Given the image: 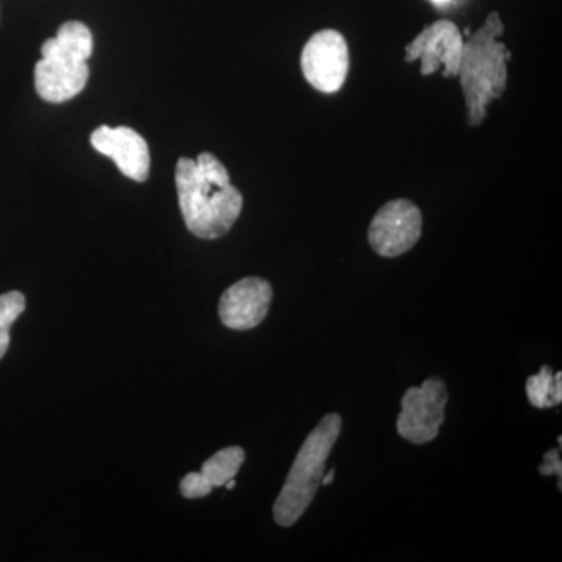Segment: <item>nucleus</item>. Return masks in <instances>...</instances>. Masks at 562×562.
Listing matches in <instances>:
<instances>
[{
	"mask_svg": "<svg viewBox=\"0 0 562 562\" xmlns=\"http://www.w3.org/2000/svg\"><path fill=\"white\" fill-rule=\"evenodd\" d=\"M177 195L184 224L201 239H216L231 232L241 214V191L220 158L202 151L198 160L180 158L176 168Z\"/></svg>",
	"mask_w": 562,
	"mask_h": 562,
	"instance_id": "obj_1",
	"label": "nucleus"
},
{
	"mask_svg": "<svg viewBox=\"0 0 562 562\" xmlns=\"http://www.w3.org/2000/svg\"><path fill=\"white\" fill-rule=\"evenodd\" d=\"M505 25L497 11L486 18L469 41H464L460 63V79L468 105V122L472 127L486 121L487 106L505 94L508 87V61L512 52L498 41Z\"/></svg>",
	"mask_w": 562,
	"mask_h": 562,
	"instance_id": "obj_2",
	"label": "nucleus"
},
{
	"mask_svg": "<svg viewBox=\"0 0 562 562\" xmlns=\"http://www.w3.org/2000/svg\"><path fill=\"white\" fill-rule=\"evenodd\" d=\"M94 49L92 33L83 22H65L55 38L41 47V60L35 68V88L43 101L61 103L79 95L90 77V60Z\"/></svg>",
	"mask_w": 562,
	"mask_h": 562,
	"instance_id": "obj_3",
	"label": "nucleus"
},
{
	"mask_svg": "<svg viewBox=\"0 0 562 562\" xmlns=\"http://www.w3.org/2000/svg\"><path fill=\"white\" fill-rule=\"evenodd\" d=\"M341 430V416L327 414L303 442L286 483L273 505V519L280 527H292L312 505L322 484L325 462L330 457Z\"/></svg>",
	"mask_w": 562,
	"mask_h": 562,
	"instance_id": "obj_4",
	"label": "nucleus"
},
{
	"mask_svg": "<svg viewBox=\"0 0 562 562\" xmlns=\"http://www.w3.org/2000/svg\"><path fill=\"white\" fill-rule=\"evenodd\" d=\"M447 401L449 394L442 380L428 379L419 387H409L402 398V413L397 419L398 435L419 446L435 441L446 419Z\"/></svg>",
	"mask_w": 562,
	"mask_h": 562,
	"instance_id": "obj_5",
	"label": "nucleus"
},
{
	"mask_svg": "<svg viewBox=\"0 0 562 562\" xmlns=\"http://www.w3.org/2000/svg\"><path fill=\"white\" fill-rule=\"evenodd\" d=\"M302 72L306 81L325 94L338 92L349 74V47L341 33L321 31L306 41L302 50Z\"/></svg>",
	"mask_w": 562,
	"mask_h": 562,
	"instance_id": "obj_6",
	"label": "nucleus"
},
{
	"mask_svg": "<svg viewBox=\"0 0 562 562\" xmlns=\"http://www.w3.org/2000/svg\"><path fill=\"white\" fill-rule=\"evenodd\" d=\"M422 236L419 206L406 199L387 202L376 211L369 225L368 238L372 249L384 258L401 257L412 250Z\"/></svg>",
	"mask_w": 562,
	"mask_h": 562,
	"instance_id": "obj_7",
	"label": "nucleus"
},
{
	"mask_svg": "<svg viewBox=\"0 0 562 562\" xmlns=\"http://www.w3.org/2000/svg\"><path fill=\"white\" fill-rule=\"evenodd\" d=\"M464 40L452 21H436L428 25L405 49V61L420 60L422 76L443 69V77H458Z\"/></svg>",
	"mask_w": 562,
	"mask_h": 562,
	"instance_id": "obj_8",
	"label": "nucleus"
},
{
	"mask_svg": "<svg viewBox=\"0 0 562 562\" xmlns=\"http://www.w3.org/2000/svg\"><path fill=\"white\" fill-rule=\"evenodd\" d=\"M272 302V286L258 277L236 281L222 294L220 317L231 330L246 331L258 327L268 316Z\"/></svg>",
	"mask_w": 562,
	"mask_h": 562,
	"instance_id": "obj_9",
	"label": "nucleus"
},
{
	"mask_svg": "<svg viewBox=\"0 0 562 562\" xmlns=\"http://www.w3.org/2000/svg\"><path fill=\"white\" fill-rule=\"evenodd\" d=\"M91 144L99 154L111 158L125 177L146 181L150 172V151L146 139L131 127L102 125L91 135Z\"/></svg>",
	"mask_w": 562,
	"mask_h": 562,
	"instance_id": "obj_10",
	"label": "nucleus"
},
{
	"mask_svg": "<svg viewBox=\"0 0 562 562\" xmlns=\"http://www.w3.org/2000/svg\"><path fill=\"white\" fill-rule=\"evenodd\" d=\"M246 460V453L241 447L233 446L214 453L210 460L203 462L202 475L211 487L225 486V483L235 479Z\"/></svg>",
	"mask_w": 562,
	"mask_h": 562,
	"instance_id": "obj_11",
	"label": "nucleus"
},
{
	"mask_svg": "<svg viewBox=\"0 0 562 562\" xmlns=\"http://www.w3.org/2000/svg\"><path fill=\"white\" fill-rule=\"evenodd\" d=\"M527 395L536 408H552L562 402V372L554 373L552 368L543 366L538 375L527 382Z\"/></svg>",
	"mask_w": 562,
	"mask_h": 562,
	"instance_id": "obj_12",
	"label": "nucleus"
},
{
	"mask_svg": "<svg viewBox=\"0 0 562 562\" xmlns=\"http://www.w3.org/2000/svg\"><path fill=\"white\" fill-rule=\"evenodd\" d=\"M25 297L20 291H10L0 295V360L10 347V328L24 313Z\"/></svg>",
	"mask_w": 562,
	"mask_h": 562,
	"instance_id": "obj_13",
	"label": "nucleus"
},
{
	"mask_svg": "<svg viewBox=\"0 0 562 562\" xmlns=\"http://www.w3.org/2000/svg\"><path fill=\"white\" fill-rule=\"evenodd\" d=\"M213 487L206 483L201 472H191L181 480L180 492L184 498H203L211 494Z\"/></svg>",
	"mask_w": 562,
	"mask_h": 562,
	"instance_id": "obj_14",
	"label": "nucleus"
},
{
	"mask_svg": "<svg viewBox=\"0 0 562 562\" xmlns=\"http://www.w3.org/2000/svg\"><path fill=\"white\" fill-rule=\"evenodd\" d=\"M539 472H541L542 475H554V473H558V476L561 479L562 464L560 450H550V452L543 457V464L541 469H539Z\"/></svg>",
	"mask_w": 562,
	"mask_h": 562,
	"instance_id": "obj_15",
	"label": "nucleus"
},
{
	"mask_svg": "<svg viewBox=\"0 0 562 562\" xmlns=\"http://www.w3.org/2000/svg\"><path fill=\"white\" fill-rule=\"evenodd\" d=\"M333 479H335V471H330L327 473V475L322 476V484L324 486H328V484L333 483Z\"/></svg>",
	"mask_w": 562,
	"mask_h": 562,
	"instance_id": "obj_16",
	"label": "nucleus"
},
{
	"mask_svg": "<svg viewBox=\"0 0 562 562\" xmlns=\"http://www.w3.org/2000/svg\"><path fill=\"white\" fill-rule=\"evenodd\" d=\"M236 486L235 479H232L231 482L225 483V487H227L228 491H232L233 487Z\"/></svg>",
	"mask_w": 562,
	"mask_h": 562,
	"instance_id": "obj_17",
	"label": "nucleus"
},
{
	"mask_svg": "<svg viewBox=\"0 0 562 562\" xmlns=\"http://www.w3.org/2000/svg\"><path fill=\"white\" fill-rule=\"evenodd\" d=\"M432 2H436V3H447V2H450V0H432Z\"/></svg>",
	"mask_w": 562,
	"mask_h": 562,
	"instance_id": "obj_18",
	"label": "nucleus"
}]
</instances>
